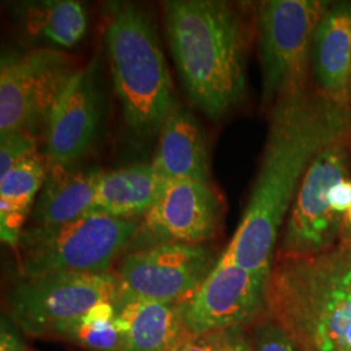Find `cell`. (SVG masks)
I'll return each mask as SVG.
<instances>
[{
  "label": "cell",
  "instance_id": "30",
  "mask_svg": "<svg viewBox=\"0 0 351 351\" xmlns=\"http://www.w3.org/2000/svg\"><path fill=\"white\" fill-rule=\"evenodd\" d=\"M25 351H29V349H26V350H25Z\"/></svg>",
  "mask_w": 351,
  "mask_h": 351
},
{
  "label": "cell",
  "instance_id": "15",
  "mask_svg": "<svg viewBox=\"0 0 351 351\" xmlns=\"http://www.w3.org/2000/svg\"><path fill=\"white\" fill-rule=\"evenodd\" d=\"M152 167L163 181H210V159L197 119L175 101L159 132Z\"/></svg>",
  "mask_w": 351,
  "mask_h": 351
},
{
  "label": "cell",
  "instance_id": "11",
  "mask_svg": "<svg viewBox=\"0 0 351 351\" xmlns=\"http://www.w3.org/2000/svg\"><path fill=\"white\" fill-rule=\"evenodd\" d=\"M221 215V201L211 182L165 181L124 254L165 243L203 245L217 234Z\"/></svg>",
  "mask_w": 351,
  "mask_h": 351
},
{
  "label": "cell",
  "instance_id": "17",
  "mask_svg": "<svg viewBox=\"0 0 351 351\" xmlns=\"http://www.w3.org/2000/svg\"><path fill=\"white\" fill-rule=\"evenodd\" d=\"M117 316L125 335L124 351H171L193 336L180 304L120 297Z\"/></svg>",
  "mask_w": 351,
  "mask_h": 351
},
{
  "label": "cell",
  "instance_id": "21",
  "mask_svg": "<svg viewBox=\"0 0 351 351\" xmlns=\"http://www.w3.org/2000/svg\"><path fill=\"white\" fill-rule=\"evenodd\" d=\"M49 337L86 351L125 350V335L117 316V301L101 303L75 320L55 326Z\"/></svg>",
  "mask_w": 351,
  "mask_h": 351
},
{
  "label": "cell",
  "instance_id": "26",
  "mask_svg": "<svg viewBox=\"0 0 351 351\" xmlns=\"http://www.w3.org/2000/svg\"><path fill=\"white\" fill-rule=\"evenodd\" d=\"M27 349L20 335V328L10 316L1 317L0 324V351H25Z\"/></svg>",
  "mask_w": 351,
  "mask_h": 351
},
{
  "label": "cell",
  "instance_id": "20",
  "mask_svg": "<svg viewBox=\"0 0 351 351\" xmlns=\"http://www.w3.org/2000/svg\"><path fill=\"white\" fill-rule=\"evenodd\" d=\"M16 14L26 34L65 49L81 42L88 30L86 11L73 0L26 1Z\"/></svg>",
  "mask_w": 351,
  "mask_h": 351
},
{
  "label": "cell",
  "instance_id": "18",
  "mask_svg": "<svg viewBox=\"0 0 351 351\" xmlns=\"http://www.w3.org/2000/svg\"><path fill=\"white\" fill-rule=\"evenodd\" d=\"M164 182L152 164L101 172L90 213L142 220L158 199Z\"/></svg>",
  "mask_w": 351,
  "mask_h": 351
},
{
  "label": "cell",
  "instance_id": "10",
  "mask_svg": "<svg viewBox=\"0 0 351 351\" xmlns=\"http://www.w3.org/2000/svg\"><path fill=\"white\" fill-rule=\"evenodd\" d=\"M217 262L203 245L165 243L123 254L114 274L123 297L180 304L201 287Z\"/></svg>",
  "mask_w": 351,
  "mask_h": 351
},
{
  "label": "cell",
  "instance_id": "29",
  "mask_svg": "<svg viewBox=\"0 0 351 351\" xmlns=\"http://www.w3.org/2000/svg\"><path fill=\"white\" fill-rule=\"evenodd\" d=\"M350 94H351V73H350Z\"/></svg>",
  "mask_w": 351,
  "mask_h": 351
},
{
  "label": "cell",
  "instance_id": "16",
  "mask_svg": "<svg viewBox=\"0 0 351 351\" xmlns=\"http://www.w3.org/2000/svg\"><path fill=\"white\" fill-rule=\"evenodd\" d=\"M101 175L98 168L49 163L30 226H62L88 215Z\"/></svg>",
  "mask_w": 351,
  "mask_h": 351
},
{
  "label": "cell",
  "instance_id": "24",
  "mask_svg": "<svg viewBox=\"0 0 351 351\" xmlns=\"http://www.w3.org/2000/svg\"><path fill=\"white\" fill-rule=\"evenodd\" d=\"M247 332L252 351H302L287 332L265 315L247 326Z\"/></svg>",
  "mask_w": 351,
  "mask_h": 351
},
{
  "label": "cell",
  "instance_id": "28",
  "mask_svg": "<svg viewBox=\"0 0 351 351\" xmlns=\"http://www.w3.org/2000/svg\"><path fill=\"white\" fill-rule=\"evenodd\" d=\"M339 245L351 247V204L350 208L348 210L346 216H345V220H343V226H342V230H341Z\"/></svg>",
  "mask_w": 351,
  "mask_h": 351
},
{
  "label": "cell",
  "instance_id": "4",
  "mask_svg": "<svg viewBox=\"0 0 351 351\" xmlns=\"http://www.w3.org/2000/svg\"><path fill=\"white\" fill-rule=\"evenodd\" d=\"M139 224L138 219L88 213L62 226H26L16 246L19 277L108 272Z\"/></svg>",
  "mask_w": 351,
  "mask_h": 351
},
{
  "label": "cell",
  "instance_id": "14",
  "mask_svg": "<svg viewBox=\"0 0 351 351\" xmlns=\"http://www.w3.org/2000/svg\"><path fill=\"white\" fill-rule=\"evenodd\" d=\"M311 64L317 90L351 106V1L332 3L316 26Z\"/></svg>",
  "mask_w": 351,
  "mask_h": 351
},
{
  "label": "cell",
  "instance_id": "3",
  "mask_svg": "<svg viewBox=\"0 0 351 351\" xmlns=\"http://www.w3.org/2000/svg\"><path fill=\"white\" fill-rule=\"evenodd\" d=\"M104 40L126 125L138 136L159 134L176 101L152 17L130 3L111 4Z\"/></svg>",
  "mask_w": 351,
  "mask_h": 351
},
{
  "label": "cell",
  "instance_id": "8",
  "mask_svg": "<svg viewBox=\"0 0 351 351\" xmlns=\"http://www.w3.org/2000/svg\"><path fill=\"white\" fill-rule=\"evenodd\" d=\"M123 294L114 272H60L19 277L7 295L8 316L30 337H49L62 323L75 320L104 302Z\"/></svg>",
  "mask_w": 351,
  "mask_h": 351
},
{
  "label": "cell",
  "instance_id": "6",
  "mask_svg": "<svg viewBox=\"0 0 351 351\" xmlns=\"http://www.w3.org/2000/svg\"><path fill=\"white\" fill-rule=\"evenodd\" d=\"M264 315L302 351H351V300L317 288L290 258H276Z\"/></svg>",
  "mask_w": 351,
  "mask_h": 351
},
{
  "label": "cell",
  "instance_id": "25",
  "mask_svg": "<svg viewBox=\"0 0 351 351\" xmlns=\"http://www.w3.org/2000/svg\"><path fill=\"white\" fill-rule=\"evenodd\" d=\"M216 351H252L247 328L234 326L215 332Z\"/></svg>",
  "mask_w": 351,
  "mask_h": 351
},
{
  "label": "cell",
  "instance_id": "7",
  "mask_svg": "<svg viewBox=\"0 0 351 351\" xmlns=\"http://www.w3.org/2000/svg\"><path fill=\"white\" fill-rule=\"evenodd\" d=\"M330 4L326 0H267L258 4L264 107L307 88L315 29Z\"/></svg>",
  "mask_w": 351,
  "mask_h": 351
},
{
  "label": "cell",
  "instance_id": "1",
  "mask_svg": "<svg viewBox=\"0 0 351 351\" xmlns=\"http://www.w3.org/2000/svg\"><path fill=\"white\" fill-rule=\"evenodd\" d=\"M351 139V106L304 88L274 106L262 163L239 228L220 261L269 277L285 217L315 158Z\"/></svg>",
  "mask_w": 351,
  "mask_h": 351
},
{
  "label": "cell",
  "instance_id": "19",
  "mask_svg": "<svg viewBox=\"0 0 351 351\" xmlns=\"http://www.w3.org/2000/svg\"><path fill=\"white\" fill-rule=\"evenodd\" d=\"M49 162L34 152L0 180V239L14 247L25 230L26 219L37 202Z\"/></svg>",
  "mask_w": 351,
  "mask_h": 351
},
{
  "label": "cell",
  "instance_id": "5",
  "mask_svg": "<svg viewBox=\"0 0 351 351\" xmlns=\"http://www.w3.org/2000/svg\"><path fill=\"white\" fill-rule=\"evenodd\" d=\"M351 139L322 151L289 210L276 258H304L335 249L351 204Z\"/></svg>",
  "mask_w": 351,
  "mask_h": 351
},
{
  "label": "cell",
  "instance_id": "27",
  "mask_svg": "<svg viewBox=\"0 0 351 351\" xmlns=\"http://www.w3.org/2000/svg\"><path fill=\"white\" fill-rule=\"evenodd\" d=\"M171 351H216L215 333L203 336H189Z\"/></svg>",
  "mask_w": 351,
  "mask_h": 351
},
{
  "label": "cell",
  "instance_id": "9",
  "mask_svg": "<svg viewBox=\"0 0 351 351\" xmlns=\"http://www.w3.org/2000/svg\"><path fill=\"white\" fill-rule=\"evenodd\" d=\"M73 62L51 47L8 53L0 63V134L36 136L75 73Z\"/></svg>",
  "mask_w": 351,
  "mask_h": 351
},
{
  "label": "cell",
  "instance_id": "22",
  "mask_svg": "<svg viewBox=\"0 0 351 351\" xmlns=\"http://www.w3.org/2000/svg\"><path fill=\"white\" fill-rule=\"evenodd\" d=\"M290 259L317 288L351 300V247L337 245L314 256Z\"/></svg>",
  "mask_w": 351,
  "mask_h": 351
},
{
  "label": "cell",
  "instance_id": "12",
  "mask_svg": "<svg viewBox=\"0 0 351 351\" xmlns=\"http://www.w3.org/2000/svg\"><path fill=\"white\" fill-rule=\"evenodd\" d=\"M268 278L219 258L201 287L180 303L189 332L203 336L258 322L265 311Z\"/></svg>",
  "mask_w": 351,
  "mask_h": 351
},
{
  "label": "cell",
  "instance_id": "23",
  "mask_svg": "<svg viewBox=\"0 0 351 351\" xmlns=\"http://www.w3.org/2000/svg\"><path fill=\"white\" fill-rule=\"evenodd\" d=\"M37 151V138L32 133L8 132L0 134V180Z\"/></svg>",
  "mask_w": 351,
  "mask_h": 351
},
{
  "label": "cell",
  "instance_id": "13",
  "mask_svg": "<svg viewBox=\"0 0 351 351\" xmlns=\"http://www.w3.org/2000/svg\"><path fill=\"white\" fill-rule=\"evenodd\" d=\"M98 65L93 60L75 71L45 126L47 162L73 165L95 142L101 123Z\"/></svg>",
  "mask_w": 351,
  "mask_h": 351
},
{
  "label": "cell",
  "instance_id": "2",
  "mask_svg": "<svg viewBox=\"0 0 351 351\" xmlns=\"http://www.w3.org/2000/svg\"><path fill=\"white\" fill-rule=\"evenodd\" d=\"M164 25L189 101L213 120L246 93V38L239 14L221 0L164 3Z\"/></svg>",
  "mask_w": 351,
  "mask_h": 351
}]
</instances>
